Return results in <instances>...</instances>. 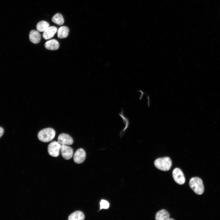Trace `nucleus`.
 <instances>
[{"instance_id": "obj_2", "label": "nucleus", "mask_w": 220, "mask_h": 220, "mask_svg": "<svg viewBox=\"0 0 220 220\" xmlns=\"http://www.w3.org/2000/svg\"><path fill=\"white\" fill-rule=\"evenodd\" d=\"M189 184L191 188L196 194L200 195L203 194L204 187L201 178L195 177L192 178L190 180Z\"/></svg>"}, {"instance_id": "obj_19", "label": "nucleus", "mask_w": 220, "mask_h": 220, "mask_svg": "<svg viewBox=\"0 0 220 220\" xmlns=\"http://www.w3.org/2000/svg\"><path fill=\"white\" fill-rule=\"evenodd\" d=\"M174 220V219L173 218H167V220Z\"/></svg>"}, {"instance_id": "obj_14", "label": "nucleus", "mask_w": 220, "mask_h": 220, "mask_svg": "<svg viewBox=\"0 0 220 220\" xmlns=\"http://www.w3.org/2000/svg\"><path fill=\"white\" fill-rule=\"evenodd\" d=\"M69 28L68 27L63 26L60 27L57 31V37L59 38H64L68 35Z\"/></svg>"}, {"instance_id": "obj_3", "label": "nucleus", "mask_w": 220, "mask_h": 220, "mask_svg": "<svg viewBox=\"0 0 220 220\" xmlns=\"http://www.w3.org/2000/svg\"><path fill=\"white\" fill-rule=\"evenodd\" d=\"M154 164L158 169L163 171L169 170L172 165L171 160L169 157H167L156 159Z\"/></svg>"}, {"instance_id": "obj_6", "label": "nucleus", "mask_w": 220, "mask_h": 220, "mask_svg": "<svg viewBox=\"0 0 220 220\" xmlns=\"http://www.w3.org/2000/svg\"><path fill=\"white\" fill-rule=\"evenodd\" d=\"M60 151L62 157L66 160H69L73 156V152L72 148L67 145H61Z\"/></svg>"}, {"instance_id": "obj_16", "label": "nucleus", "mask_w": 220, "mask_h": 220, "mask_svg": "<svg viewBox=\"0 0 220 220\" xmlns=\"http://www.w3.org/2000/svg\"><path fill=\"white\" fill-rule=\"evenodd\" d=\"M49 27V24L45 21L39 22L37 24L36 29L38 31L43 32Z\"/></svg>"}, {"instance_id": "obj_13", "label": "nucleus", "mask_w": 220, "mask_h": 220, "mask_svg": "<svg viewBox=\"0 0 220 220\" xmlns=\"http://www.w3.org/2000/svg\"><path fill=\"white\" fill-rule=\"evenodd\" d=\"M85 215L81 211H76L71 214L68 217V220H83Z\"/></svg>"}, {"instance_id": "obj_7", "label": "nucleus", "mask_w": 220, "mask_h": 220, "mask_svg": "<svg viewBox=\"0 0 220 220\" xmlns=\"http://www.w3.org/2000/svg\"><path fill=\"white\" fill-rule=\"evenodd\" d=\"M58 142L61 145H70L73 143L72 138L69 135L65 133L60 134L57 138Z\"/></svg>"}, {"instance_id": "obj_12", "label": "nucleus", "mask_w": 220, "mask_h": 220, "mask_svg": "<svg viewBox=\"0 0 220 220\" xmlns=\"http://www.w3.org/2000/svg\"><path fill=\"white\" fill-rule=\"evenodd\" d=\"M169 217V213L166 210L162 209L156 213L155 219L156 220H167Z\"/></svg>"}, {"instance_id": "obj_1", "label": "nucleus", "mask_w": 220, "mask_h": 220, "mask_svg": "<svg viewBox=\"0 0 220 220\" xmlns=\"http://www.w3.org/2000/svg\"><path fill=\"white\" fill-rule=\"evenodd\" d=\"M55 131L51 128H47L40 130L37 136L38 139L44 142H47L52 140L55 136Z\"/></svg>"}, {"instance_id": "obj_11", "label": "nucleus", "mask_w": 220, "mask_h": 220, "mask_svg": "<svg viewBox=\"0 0 220 220\" xmlns=\"http://www.w3.org/2000/svg\"><path fill=\"white\" fill-rule=\"evenodd\" d=\"M59 44L57 40L55 39L50 40L46 42L45 44V48L50 50H56L59 47Z\"/></svg>"}, {"instance_id": "obj_5", "label": "nucleus", "mask_w": 220, "mask_h": 220, "mask_svg": "<svg viewBox=\"0 0 220 220\" xmlns=\"http://www.w3.org/2000/svg\"><path fill=\"white\" fill-rule=\"evenodd\" d=\"M172 176L174 181L177 184L182 185L185 183V177L180 169L178 168H175L173 171Z\"/></svg>"}, {"instance_id": "obj_17", "label": "nucleus", "mask_w": 220, "mask_h": 220, "mask_svg": "<svg viewBox=\"0 0 220 220\" xmlns=\"http://www.w3.org/2000/svg\"><path fill=\"white\" fill-rule=\"evenodd\" d=\"M100 209H107L109 206V203L106 200H101L100 203Z\"/></svg>"}, {"instance_id": "obj_10", "label": "nucleus", "mask_w": 220, "mask_h": 220, "mask_svg": "<svg viewBox=\"0 0 220 220\" xmlns=\"http://www.w3.org/2000/svg\"><path fill=\"white\" fill-rule=\"evenodd\" d=\"M29 38L31 42L34 44H37L40 42L41 35L38 31L32 30L30 32Z\"/></svg>"}, {"instance_id": "obj_9", "label": "nucleus", "mask_w": 220, "mask_h": 220, "mask_svg": "<svg viewBox=\"0 0 220 220\" xmlns=\"http://www.w3.org/2000/svg\"><path fill=\"white\" fill-rule=\"evenodd\" d=\"M57 31V28L56 27H49L43 31V37L45 40L50 39L54 36Z\"/></svg>"}, {"instance_id": "obj_8", "label": "nucleus", "mask_w": 220, "mask_h": 220, "mask_svg": "<svg viewBox=\"0 0 220 220\" xmlns=\"http://www.w3.org/2000/svg\"><path fill=\"white\" fill-rule=\"evenodd\" d=\"M86 154L85 150L82 148L78 149L75 152L73 156L74 161L77 163H82L85 160Z\"/></svg>"}, {"instance_id": "obj_18", "label": "nucleus", "mask_w": 220, "mask_h": 220, "mask_svg": "<svg viewBox=\"0 0 220 220\" xmlns=\"http://www.w3.org/2000/svg\"><path fill=\"white\" fill-rule=\"evenodd\" d=\"M4 132V131L3 128L0 127V138L2 136Z\"/></svg>"}, {"instance_id": "obj_4", "label": "nucleus", "mask_w": 220, "mask_h": 220, "mask_svg": "<svg viewBox=\"0 0 220 220\" xmlns=\"http://www.w3.org/2000/svg\"><path fill=\"white\" fill-rule=\"evenodd\" d=\"M61 145L58 141H53L48 146V151L49 154L54 157L58 156L60 154Z\"/></svg>"}, {"instance_id": "obj_15", "label": "nucleus", "mask_w": 220, "mask_h": 220, "mask_svg": "<svg viewBox=\"0 0 220 220\" xmlns=\"http://www.w3.org/2000/svg\"><path fill=\"white\" fill-rule=\"evenodd\" d=\"M52 21L55 24L61 25L64 23V19L62 15L60 13L56 14L52 18Z\"/></svg>"}]
</instances>
